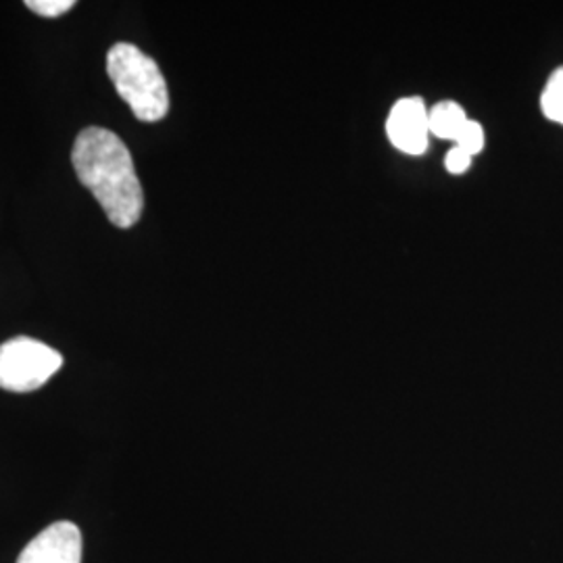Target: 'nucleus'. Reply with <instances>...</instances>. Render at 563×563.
Here are the masks:
<instances>
[{"mask_svg": "<svg viewBox=\"0 0 563 563\" xmlns=\"http://www.w3.org/2000/svg\"><path fill=\"white\" fill-rule=\"evenodd\" d=\"M18 563H81V532L76 523L57 522L25 544Z\"/></svg>", "mask_w": 563, "mask_h": 563, "instance_id": "nucleus-5", "label": "nucleus"}, {"mask_svg": "<svg viewBox=\"0 0 563 563\" xmlns=\"http://www.w3.org/2000/svg\"><path fill=\"white\" fill-rule=\"evenodd\" d=\"M541 109L547 120L563 125V67L555 69L544 86Z\"/></svg>", "mask_w": 563, "mask_h": 563, "instance_id": "nucleus-7", "label": "nucleus"}, {"mask_svg": "<svg viewBox=\"0 0 563 563\" xmlns=\"http://www.w3.org/2000/svg\"><path fill=\"white\" fill-rule=\"evenodd\" d=\"M25 7L42 18H59L76 7L74 0H27Z\"/></svg>", "mask_w": 563, "mask_h": 563, "instance_id": "nucleus-9", "label": "nucleus"}, {"mask_svg": "<svg viewBox=\"0 0 563 563\" xmlns=\"http://www.w3.org/2000/svg\"><path fill=\"white\" fill-rule=\"evenodd\" d=\"M71 163L78 180L101 202L109 222L123 230L139 223L144 192L132 153L115 132L97 125L81 130Z\"/></svg>", "mask_w": 563, "mask_h": 563, "instance_id": "nucleus-1", "label": "nucleus"}, {"mask_svg": "<svg viewBox=\"0 0 563 563\" xmlns=\"http://www.w3.org/2000/svg\"><path fill=\"white\" fill-rule=\"evenodd\" d=\"M386 134L395 148L407 155H423L430 141V109L418 97L401 99L386 120Z\"/></svg>", "mask_w": 563, "mask_h": 563, "instance_id": "nucleus-4", "label": "nucleus"}, {"mask_svg": "<svg viewBox=\"0 0 563 563\" xmlns=\"http://www.w3.org/2000/svg\"><path fill=\"white\" fill-rule=\"evenodd\" d=\"M455 146H460L465 153H470L472 157L478 155L484 148L483 125L478 121H467L462 130V134L455 141Z\"/></svg>", "mask_w": 563, "mask_h": 563, "instance_id": "nucleus-8", "label": "nucleus"}, {"mask_svg": "<svg viewBox=\"0 0 563 563\" xmlns=\"http://www.w3.org/2000/svg\"><path fill=\"white\" fill-rule=\"evenodd\" d=\"M63 365L53 346L27 336L0 344V388L9 393H32L48 383Z\"/></svg>", "mask_w": 563, "mask_h": 563, "instance_id": "nucleus-3", "label": "nucleus"}, {"mask_svg": "<svg viewBox=\"0 0 563 563\" xmlns=\"http://www.w3.org/2000/svg\"><path fill=\"white\" fill-rule=\"evenodd\" d=\"M467 121L470 120L462 104L453 101L439 102L430 109V134L443 141L455 142Z\"/></svg>", "mask_w": 563, "mask_h": 563, "instance_id": "nucleus-6", "label": "nucleus"}, {"mask_svg": "<svg viewBox=\"0 0 563 563\" xmlns=\"http://www.w3.org/2000/svg\"><path fill=\"white\" fill-rule=\"evenodd\" d=\"M107 74L118 95L141 121H162L169 111L167 81L155 59L139 46L118 42L107 55Z\"/></svg>", "mask_w": 563, "mask_h": 563, "instance_id": "nucleus-2", "label": "nucleus"}, {"mask_svg": "<svg viewBox=\"0 0 563 563\" xmlns=\"http://www.w3.org/2000/svg\"><path fill=\"white\" fill-rule=\"evenodd\" d=\"M472 159H474V157H472L470 153H465L463 148L453 144V148H451V151L446 153V157H444V167H446V172H449V174H453V176H462V174H465V172L470 169Z\"/></svg>", "mask_w": 563, "mask_h": 563, "instance_id": "nucleus-10", "label": "nucleus"}]
</instances>
